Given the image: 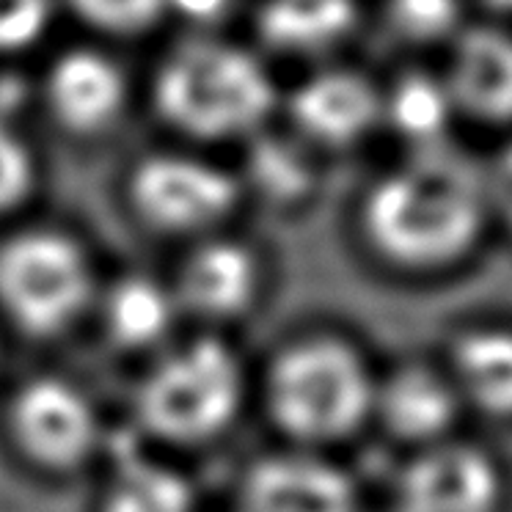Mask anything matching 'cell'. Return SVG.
<instances>
[{
	"mask_svg": "<svg viewBox=\"0 0 512 512\" xmlns=\"http://www.w3.org/2000/svg\"><path fill=\"white\" fill-rule=\"evenodd\" d=\"M490 221L485 174L455 149L411 155L361 207L369 245L405 270H441L474 251Z\"/></svg>",
	"mask_w": 512,
	"mask_h": 512,
	"instance_id": "obj_1",
	"label": "cell"
},
{
	"mask_svg": "<svg viewBox=\"0 0 512 512\" xmlns=\"http://www.w3.org/2000/svg\"><path fill=\"white\" fill-rule=\"evenodd\" d=\"M251 391L243 353L229 334L177 336L146 358L130 391V424L146 444L174 452L204 449L232 433Z\"/></svg>",
	"mask_w": 512,
	"mask_h": 512,
	"instance_id": "obj_2",
	"label": "cell"
},
{
	"mask_svg": "<svg viewBox=\"0 0 512 512\" xmlns=\"http://www.w3.org/2000/svg\"><path fill=\"white\" fill-rule=\"evenodd\" d=\"M259 391L276 430L295 449L317 452L372 419L378 378L350 342L314 334L273 353Z\"/></svg>",
	"mask_w": 512,
	"mask_h": 512,
	"instance_id": "obj_3",
	"label": "cell"
},
{
	"mask_svg": "<svg viewBox=\"0 0 512 512\" xmlns=\"http://www.w3.org/2000/svg\"><path fill=\"white\" fill-rule=\"evenodd\" d=\"M276 86L265 64L218 39L179 45L152 83L155 113L193 144L251 141L276 111Z\"/></svg>",
	"mask_w": 512,
	"mask_h": 512,
	"instance_id": "obj_4",
	"label": "cell"
},
{
	"mask_svg": "<svg viewBox=\"0 0 512 512\" xmlns=\"http://www.w3.org/2000/svg\"><path fill=\"white\" fill-rule=\"evenodd\" d=\"M102 276L78 234L25 223L0 234V323L25 339L53 342L94 314Z\"/></svg>",
	"mask_w": 512,
	"mask_h": 512,
	"instance_id": "obj_5",
	"label": "cell"
},
{
	"mask_svg": "<svg viewBox=\"0 0 512 512\" xmlns=\"http://www.w3.org/2000/svg\"><path fill=\"white\" fill-rule=\"evenodd\" d=\"M127 212L144 232L182 245L226 232L245 201L237 171L199 152H149L124 171Z\"/></svg>",
	"mask_w": 512,
	"mask_h": 512,
	"instance_id": "obj_6",
	"label": "cell"
},
{
	"mask_svg": "<svg viewBox=\"0 0 512 512\" xmlns=\"http://www.w3.org/2000/svg\"><path fill=\"white\" fill-rule=\"evenodd\" d=\"M3 427L23 463L45 477H75L108 449L100 405L58 372H34L6 397Z\"/></svg>",
	"mask_w": 512,
	"mask_h": 512,
	"instance_id": "obj_7",
	"label": "cell"
},
{
	"mask_svg": "<svg viewBox=\"0 0 512 512\" xmlns=\"http://www.w3.org/2000/svg\"><path fill=\"white\" fill-rule=\"evenodd\" d=\"M168 284L182 320L226 334L229 325L248 320L265 301L268 259L243 234L226 229L185 245Z\"/></svg>",
	"mask_w": 512,
	"mask_h": 512,
	"instance_id": "obj_8",
	"label": "cell"
},
{
	"mask_svg": "<svg viewBox=\"0 0 512 512\" xmlns=\"http://www.w3.org/2000/svg\"><path fill=\"white\" fill-rule=\"evenodd\" d=\"M237 512H358L356 482L320 452L259 455L237 479Z\"/></svg>",
	"mask_w": 512,
	"mask_h": 512,
	"instance_id": "obj_9",
	"label": "cell"
},
{
	"mask_svg": "<svg viewBox=\"0 0 512 512\" xmlns=\"http://www.w3.org/2000/svg\"><path fill=\"white\" fill-rule=\"evenodd\" d=\"M287 111L309 149L342 152L383 124V89L358 69L328 67L292 91Z\"/></svg>",
	"mask_w": 512,
	"mask_h": 512,
	"instance_id": "obj_10",
	"label": "cell"
},
{
	"mask_svg": "<svg viewBox=\"0 0 512 512\" xmlns=\"http://www.w3.org/2000/svg\"><path fill=\"white\" fill-rule=\"evenodd\" d=\"M504 479L488 452L444 444L422 449L397 485L400 512H499Z\"/></svg>",
	"mask_w": 512,
	"mask_h": 512,
	"instance_id": "obj_11",
	"label": "cell"
},
{
	"mask_svg": "<svg viewBox=\"0 0 512 512\" xmlns=\"http://www.w3.org/2000/svg\"><path fill=\"white\" fill-rule=\"evenodd\" d=\"M441 78L457 119L485 127L512 124V28L499 20H468L446 47Z\"/></svg>",
	"mask_w": 512,
	"mask_h": 512,
	"instance_id": "obj_12",
	"label": "cell"
},
{
	"mask_svg": "<svg viewBox=\"0 0 512 512\" xmlns=\"http://www.w3.org/2000/svg\"><path fill=\"white\" fill-rule=\"evenodd\" d=\"M105 345L146 361L177 339L182 312L168 279L149 273H122L111 281L102 279L94 314Z\"/></svg>",
	"mask_w": 512,
	"mask_h": 512,
	"instance_id": "obj_13",
	"label": "cell"
},
{
	"mask_svg": "<svg viewBox=\"0 0 512 512\" xmlns=\"http://www.w3.org/2000/svg\"><path fill=\"white\" fill-rule=\"evenodd\" d=\"M45 102L61 130L89 138L119 122L127 105V80L113 58L97 50H69L47 72Z\"/></svg>",
	"mask_w": 512,
	"mask_h": 512,
	"instance_id": "obj_14",
	"label": "cell"
},
{
	"mask_svg": "<svg viewBox=\"0 0 512 512\" xmlns=\"http://www.w3.org/2000/svg\"><path fill=\"white\" fill-rule=\"evenodd\" d=\"M460 408L463 400L449 375L424 364H411L378 378L372 419H378L391 438L419 446L422 452L449 441Z\"/></svg>",
	"mask_w": 512,
	"mask_h": 512,
	"instance_id": "obj_15",
	"label": "cell"
},
{
	"mask_svg": "<svg viewBox=\"0 0 512 512\" xmlns=\"http://www.w3.org/2000/svg\"><path fill=\"white\" fill-rule=\"evenodd\" d=\"M455 119L457 111L441 72L405 69L383 89L380 127H389L411 155L446 149Z\"/></svg>",
	"mask_w": 512,
	"mask_h": 512,
	"instance_id": "obj_16",
	"label": "cell"
},
{
	"mask_svg": "<svg viewBox=\"0 0 512 512\" xmlns=\"http://www.w3.org/2000/svg\"><path fill=\"white\" fill-rule=\"evenodd\" d=\"M358 20V0H265L256 25L279 53L320 56L350 39Z\"/></svg>",
	"mask_w": 512,
	"mask_h": 512,
	"instance_id": "obj_17",
	"label": "cell"
},
{
	"mask_svg": "<svg viewBox=\"0 0 512 512\" xmlns=\"http://www.w3.org/2000/svg\"><path fill=\"white\" fill-rule=\"evenodd\" d=\"M449 380L463 405L485 416L512 419V331L474 328L452 347Z\"/></svg>",
	"mask_w": 512,
	"mask_h": 512,
	"instance_id": "obj_18",
	"label": "cell"
},
{
	"mask_svg": "<svg viewBox=\"0 0 512 512\" xmlns=\"http://www.w3.org/2000/svg\"><path fill=\"white\" fill-rule=\"evenodd\" d=\"M94 512H199V493L179 468L152 455H119Z\"/></svg>",
	"mask_w": 512,
	"mask_h": 512,
	"instance_id": "obj_19",
	"label": "cell"
},
{
	"mask_svg": "<svg viewBox=\"0 0 512 512\" xmlns=\"http://www.w3.org/2000/svg\"><path fill=\"white\" fill-rule=\"evenodd\" d=\"M243 182L245 199H259L273 210H295L309 201L317 188V166L314 149L295 135L292 141L256 135L248 141V157L243 171H237Z\"/></svg>",
	"mask_w": 512,
	"mask_h": 512,
	"instance_id": "obj_20",
	"label": "cell"
},
{
	"mask_svg": "<svg viewBox=\"0 0 512 512\" xmlns=\"http://www.w3.org/2000/svg\"><path fill=\"white\" fill-rule=\"evenodd\" d=\"M380 23L405 47H449L468 23L466 0H380Z\"/></svg>",
	"mask_w": 512,
	"mask_h": 512,
	"instance_id": "obj_21",
	"label": "cell"
},
{
	"mask_svg": "<svg viewBox=\"0 0 512 512\" xmlns=\"http://www.w3.org/2000/svg\"><path fill=\"white\" fill-rule=\"evenodd\" d=\"M42 171L34 149L0 113V218L20 215L39 190Z\"/></svg>",
	"mask_w": 512,
	"mask_h": 512,
	"instance_id": "obj_22",
	"label": "cell"
},
{
	"mask_svg": "<svg viewBox=\"0 0 512 512\" xmlns=\"http://www.w3.org/2000/svg\"><path fill=\"white\" fill-rule=\"evenodd\" d=\"M72 9L108 34H141L160 20L168 0H69Z\"/></svg>",
	"mask_w": 512,
	"mask_h": 512,
	"instance_id": "obj_23",
	"label": "cell"
},
{
	"mask_svg": "<svg viewBox=\"0 0 512 512\" xmlns=\"http://www.w3.org/2000/svg\"><path fill=\"white\" fill-rule=\"evenodd\" d=\"M50 0H0V53H20L45 34Z\"/></svg>",
	"mask_w": 512,
	"mask_h": 512,
	"instance_id": "obj_24",
	"label": "cell"
},
{
	"mask_svg": "<svg viewBox=\"0 0 512 512\" xmlns=\"http://www.w3.org/2000/svg\"><path fill=\"white\" fill-rule=\"evenodd\" d=\"M482 174L490 218L501 221L512 232V141L501 146L490 166L482 168Z\"/></svg>",
	"mask_w": 512,
	"mask_h": 512,
	"instance_id": "obj_25",
	"label": "cell"
},
{
	"mask_svg": "<svg viewBox=\"0 0 512 512\" xmlns=\"http://www.w3.org/2000/svg\"><path fill=\"white\" fill-rule=\"evenodd\" d=\"M232 0H168L171 9H177L179 14H185L188 20H199V23H207V20H218L226 14Z\"/></svg>",
	"mask_w": 512,
	"mask_h": 512,
	"instance_id": "obj_26",
	"label": "cell"
},
{
	"mask_svg": "<svg viewBox=\"0 0 512 512\" xmlns=\"http://www.w3.org/2000/svg\"><path fill=\"white\" fill-rule=\"evenodd\" d=\"M490 9L501 17H512V0H488Z\"/></svg>",
	"mask_w": 512,
	"mask_h": 512,
	"instance_id": "obj_27",
	"label": "cell"
},
{
	"mask_svg": "<svg viewBox=\"0 0 512 512\" xmlns=\"http://www.w3.org/2000/svg\"><path fill=\"white\" fill-rule=\"evenodd\" d=\"M0 364H3V345H0Z\"/></svg>",
	"mask_w": 512,
	"mask_h": 512,
	"instance_id": "obj_28",
	"label": "cell"
}]
</instances>
